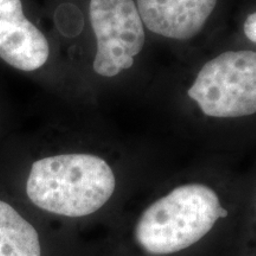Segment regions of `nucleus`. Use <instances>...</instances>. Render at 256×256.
<instances>
[{"instance_id": "f257e3e1", "label": "nucleus", "mask_w": 256, "mask_h": 256, "mask_svg": "<svg viewBox=\"0 0 256 256\" xmlns=\"http://www.w3.org/2000/svg\"><path fill=\"white\" fill-rule=\"evenodd\" d=\"M115 186L114 172L106 160L75 153L34 162L26 192L42 210L66 217H84L107 204Z\"/></svg>"}, {"instance_id": "f03ea898", "label": "nucleus", "mask_w": 256, "mask_h": 256, "mask_svg": "<svg viewBox=\"0 0 256 256\" xmlns=\"http://www.w3.org/2000/svg\"><path fill=\"white\" fill-rule=\"evenodd\" d=\"M228 216L212 188L186 184L174 188L147 209L136 228V238L152 255H170L200 241L220 218Z\"/></svg>"}, {"instance_id": "7ed1b4c3", "label": "nucleus", "mask_w": 256, "mask_h": 256, "mask_svg": "<svg viewBox=\"0 0 256 256\" xmlns=\"http://www.w3.org/2000/svg\"><path fill=\"white\" fill-rule=\"evenodd\" d=\"M188 94L209 118L238 119L256 114V52L220 54L200 70Z\"/></svg>"}, {"instance_id": "20e7f679", "label": "nucleus", "mask_w": 256, "mask_h": 256, "mask_svg": "<svg viewBox=\"0 0 256 256\" xmlns=\"http://www.w3.org/2000/svg\"><path fill=\"white\" fill-rule=\"evenodd\" d=\"M90 23L98 50L94 70L102 78H115L130 70L145 46V26L133 0H92Z\"/></svg>"}, {"instance_id": "39448f33", "label": "nucleus", "mask_w": 256, "mask_h": 256, "mask_svg": "<svg viewBox=\"0 0 256 256\" xmlns=\"http://www.w3.org/2000/svg\"><path fill=\"white\" fill-rule=\"evenodd\" d=\"M46 37L23 12L20 0H0V58L22 72H36L48 62Z\"/></svg>"}, {"instance_id": "423d86ee", "label": "nucleus", "mask_w": 256, "mask_h": 256, "mask_svg": "<svg viewBox=\"0 0 256 256\" xmlns=\"http://www.w3.org/2000/svg\"><path fill=\"white\" fill-rule=\"evenodd\" d=\"M217 0H138V11L153 34L174 40L200 34L212 14Z\"/></svg>"}, {"instance_id": "0eeeda50", "label": "nucleus", "mask_w": 256, "mask_h": 256, "mask_svg": "<svg viewBox=\"0 0 256 256\" xmlns=\"http://www.w3.org/2000/svg\"><path fill=\"white\" fill-rule=\"evenodd\" d=\"M0 256H42L37 230L16 211L0 200Z\"/></svg>"}, {"instance_id": "6e6552de", "label": "nucleus", "mask_w": 256, "mask_h": 256, "mask_svg": "<svg viewBox=\"0 0 256 256\" xmlns=\"http://www.w3.org/2000/svg\"><path fill=\"white\" fill-rule=\"evenodd\" d=\"M243 30H244L246 37L250 42H252V43L256 44V12L248 16V18L244 22Z\"/></svg>"}]
</instances>
